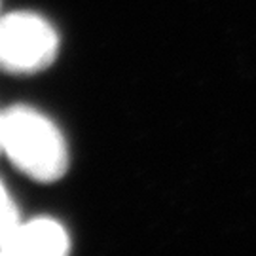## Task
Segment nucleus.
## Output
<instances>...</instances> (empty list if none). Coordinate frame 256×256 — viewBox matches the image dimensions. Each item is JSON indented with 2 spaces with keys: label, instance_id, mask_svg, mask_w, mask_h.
Segmentation results:
<instances>
[{
  "label": "nucleus",
  "instance_id": "1",
  "mask_svg": "<svg viewBox=\"0 0 256 256\" xmlns=\"http://www.w3.org/2000/svg\"><path fill=\"white\" fill-rule=\"evenodd\" d=\"M2 154L34 182H57L70 169V148L61 128L28 104L2 110Z\"/></svg>",
  "mask_w": 256,
  "mask_h": 256
},
{
  "label": "nucleus",
  "instance_id": "2",
  "mask_svg": "<svg viewBox=\"0 0 256 256\" xmlns=\"http://www.w3.org/2000/svg\"><path fill=\"white\" fill-rule=\"evenodd\" d=\"M61 52V34L38 12L16 10L0 18V70L32 76L48 70Z\"/></svg>",
  "mask_w": 256,
  "mask_h": 256
},
{
  "label": "nucleus",
  "instance_id": "3",
  "mask_svg": "<svg viewBox=\"0 0 256 256\" xmlns=\"http://www.w3.org/2000/svg\"><path fill=\"white\" fill-rule=\"evenodd\" d=\"M70 234L54 216L19 220L0 250L6 256H63L70 250Z\"/></svg>",
  "mask_w": 256,
  "mask_h": 256
},
{
  "label": "nucleus",
  "instance_id": "4",
  "mask_svg": "<svg viewBox=\"0 0 256 256\" xmlns=\"http://www.w3.org/2000/svg\"><path fill=\"white\" fill-rule=\"evenodd\" d=\"M19 220H21V214H19L18 203L12 198L8 186L0 180V250L8 241L10 234L18 226Z\"/></svg>",
  "mask_w": 256,
  "mask_h": 256
},
{
  "label": "nucleus",
  "instance_id": "5",
  "mask_svg": "<svg viewBox=\"0 0 256 256\" xmlns=\"http://www.w3.org/2000/svg\"><path fill=\"white\" fill-rule=\"evenodd\" d=\"M0 154H2V110H0Z\"/></svg>",
  "mask_w": 256,
  "mask_h": 256
},
{
  "label": "nucleus",
  "instance_id": "6",
  "mask_svg": "<svg viewBox=\"0 0 256 256\" xmlns=\"http://www.w3.org/2000/svg\"><path fill=\"white\" fill-rule=\"evenodd\" d=\"M0 18H2V0H0Z\"/></svg>",
  "mask_w": 256,
  "mask_h": 256
}]
</instances>
